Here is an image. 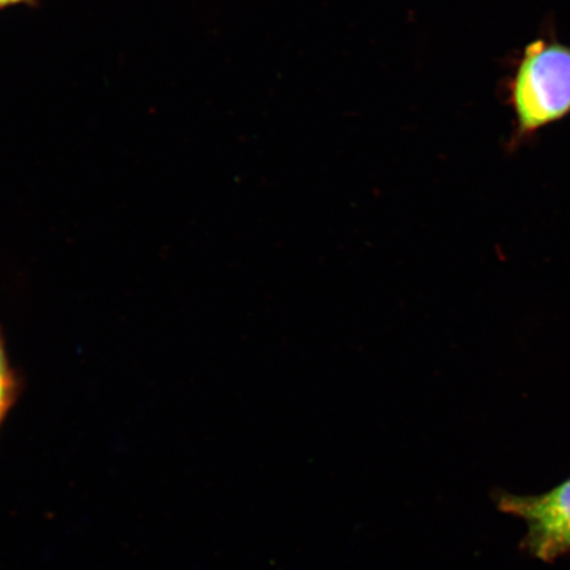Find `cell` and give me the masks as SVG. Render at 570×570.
<instances>
[{"instance_id": "cell-1", "label": "cell", "mask_w": 570, "mask_h": 570, "mask_svg": "<svg viewBox=\"0 0 570 570\" xmlns=\"http://www.w3.org/2000/svg\"><path fill=\"white\" fill-rule=\"evenodd\" d=\"M520 137L570 112V48L533 41L525 48L512 83Z\"/></svg>"}, {"instance_id": "cell-2", "label": "cell", "mask_w": 570, "mask_h": 570, "mask_svg": "<svg viewBox=\"0 0 570 570\" xmlns=\"http://www.w3.org/2000/svg\"><path fill=\"white\" fill-rule=\"evenodd\" d=\"M495 504L504 514L523 520L520 550L531 558L553 562L570 553V476L539 495L497 491Z\"/></svg>"}, {"instance_id": "cell-3", "label": "cell", "mask_w": 570, "mask_h": 570, "mask_svg": "<svg viewBox=\"0 0 570 570\" xmlns=\"http://www.w3.org/2000/svg\"><path fill=\"white\" fill-rule=\"evenodd\" d=\"M18 383L7 360L4 341L0 332V424L16 402Z\"/></svg>"}, {"instance_id": "cell-4", "label": "cell", "mask_w": 570, "mask_h": 570, "mask_svg": "<svg viewBox=\"0 0 570 570\" xmlns=\"http://www.w3.org/2000/svg\"><path fill=\"white\" fill-rule=\"evenodd\" d=\"M18 2H21V0H0V7L7 6V4H12V3H18Z\"/></svg>"}]
</instances>
